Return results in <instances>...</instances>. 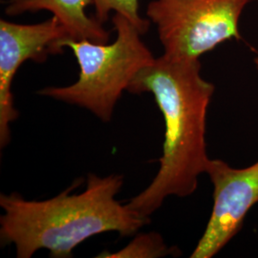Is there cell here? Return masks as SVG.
Masks as SVG:
<instances>
[{
  "label": "cell",
  "mask_w": 258,
  "mask_h": 258,
  "mask_svg": "<svg viewBox=\"0 0 258 258\" xmlns=\"http://www.w3.org/2000/svg\"><path fill=\"white\" fill-rule=\"evenodd\" d=\"M253 63L255 65V68H256V71L258 73V55H255V57L253 59Z\"/></svg>",
  "instance_id": "cell-10"
},
{
  "label": "cell",
  "mask_w": 258,
  "mask_h": 258,
  "mask_svg": "<svg viewBox=\"0 0 258 258\" xmlns=\"http://www.w3.org/2000/svg\"><path fill=\"white\" fill-rule=\"evenodd\" d=\"M182 251L177 247H170L163 236L156 231L140 233L122 249L116 252L102 251L99 258H160L180 256Z\"/></svg>",
  "instance_id": "cell-8"
},
{
  "label": "cell",
  "mask_w": 258,
  "mask_h": 258,
  "mask_svg": "<svg viewBox=\"0 0 258 258\" xmlns=\"http://www.w3.org/2000/svg\"><path fill=\"white\" fill-rule=\"evenodd\" d=\"M95 7L94 18L104 23L111 12L120 14L138 29L142 35L146 34L150 26V21L139 14V0H93Z\"/></svg>",
  "instance_id": "cell-9"
},
{
  "label": "cell",
  "mask_w": 258,
  "mask_h": 258,
  "mask_svg": "<svg viewBox=\"0 0 258 258\" xmlns=\"http://www.w3.org/2000/svg\"><path fill=\"white\" fill-rule=\"evenodd\" d=\"M93 0H9L5 13L17 17L24 13L48 11L60 21L69 39H87L96 43H108L110 34L94 17H88L85 10Z\"/></svg>",
  "instance_id": "cell-7"
},
{
  "label": "cell",
  "mask_w": 258,
  "mask_h": 258,
  "mask_svg": "<svg viewBox=\"0 0 258 258\" xmlns=\"http://www.w3.org/2000/svg\"><path fill=\"white\" fill-rule=\"evenodd\" d=\"M206 174L213 185V207L190 258H212L220 252L239 232L248 212L258 203V161L235 168L220 159H210Z\"/></svg>",
  "instance_id": "cell-5"
},
{
  "label": "cell",
  "mask_w": 258,
  "mask_h": 258,
  "mask_svg": "<svg viewBox=\"0 0 258 258\" xmlns=\"http://www.w3.org/2000/svg\"><path fill=\"white\" fill-rule=\"evenodd\" d=\"M117 37L111 44L87 39H67L80 66L76 83L62 87H46L42 96L91 111L105 122L110 121L115 105L139 72L154 60L142 40V33L120 14L112 18Z\"/></svg>",
  "instance_id": "cell-3"
},
{
  "label": "cell",
  "mask_w": 258,
  "mask_h": 258,
  "mask_svg": "<svg viewBox=\"0 0 258 258\" xmlns=\"http://www.w3.org/2000/svg\"><path fill=\"white\" fill-rule=\"evenodd\" d=\"M249 0H152L147 18L157 28L164 54L199 59L223 42L237 39Z\"/></svg>",
  "instance_id": "cell-4"
},
{
  "label": "cell",
  "mask_w": 258,
  "mask_h": 258,
  "mask_svg": "<svg viewBox=\"0 0 258 258\" xmlns=\"http://www.w3.org/2000/svg\"><path fill=\"white\" fill-rule=\"evenodd\" d=\"M257 2H258V0H257Z\"/></svg>",
  "instance_id": "cell-11"
},
{
  "label": "cell",
  "mask_w": 258,
  "mask_h": 258,
  "mask_svg": "<svg viewBox=\"0 0 258 258\" xmlns=\"http://www.w3.org/2000/svg\"><path fill=\"white\" fill-rule=\"evenodd\" d=\"M121 175L90 173L82 194H70L77 184L54 198L25 200L19 194H0L4 214L0 217L2 245L14 244L19 258H30L38 249L54 258H70L80 244L94 235L115 231L134 235L150 218L117 199Z\"/></svg>",
  "instance_id": "cell-2"
},
{
  "label": "cell",
  "mask_w": 258,
  "mask_h": 258,
  "mask_svg": "<svg viewBox=\"0 0 258 258\" xmlns=\"http://www.w3.org/2000/svg\"><path fill=\"white\" fill-rule=\"evenodd\" d=\"M69 35L55 17L35 24L0 20V147L11 141L10 125L19 118L12 85L19 67L27 60L44 62L50 55L62 53Z\"/></svg>",
  "instance_id": "cell-6"
},
{
  "label": "cell",
  "mask_w": 258,
  "mask_h": 258,
  "mask_svg": "<svg viewBox=\"0 0 258 258\" xmlns=\"http://www.w3.org/2000/svg\"><path fill=\"white\" fill-rule=\"evenodd\" d=\"M214 90V84L201 75L199 59L164 54L135 76L127 91L152 94L165 120V141L155 178L129 201L130 209L150 217L168 196L195 192L210 160L206 120Z\"/></svg>",
  "instance_id": "cell-1"
}]
</instances>
